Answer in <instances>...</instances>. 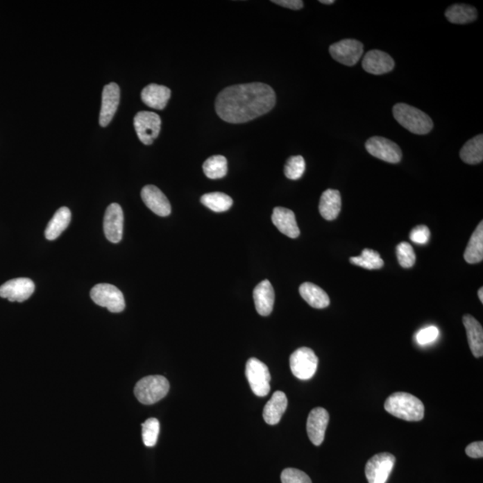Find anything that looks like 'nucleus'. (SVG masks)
I'll return each instance as SVG.
<instances>
[{"instance_id":"13","label":"nucleus","mask_w":483,"mask_h":483,"mask_svg":"<svg viewBox=\"0 0 483 483\" xmlns=\"http://www.w3.org/2000/svg\"><path fill=\"white\" fill-rule=\"evenodd\" d=\"M104 234L111 243H119L123 238L124 213L119 204L112 203L108 207L104 216Z\"/></svg>"},{"instance_id":"35","label":"nucleus","mask_w":483,"mask_h":483,"mask_svg":"<svg viewBox=\"0 0 483 483\" xmlns=\"http://www.w3.org/2000/svg\"><path fill=\"white\" fill-rule=\"evenodd\" d=\"M282 483H312L310 477L303 471L287 468L281 473Z\"/></svg>"},{"instance_id":"40","label":"nucleus","mask_w":483,"mask_h":483,"mask_svg":"<svg viewBox=\"0 0 483 483\" xmlns=\"http://www.w3.org/2000/svg\"><path fill=\"white\" fill-rule=\"evenodd\" d=\"M321 4H325V5H332L335 1L334 0H321L320 1Z\"/></svg>"},{"instance_id":"24","label":"nucleus","mask_w":483,"mask_h":483,"mask_svg":"<svg viewBox=\"0 0 483 483\" xmlns=\"http://www.w3.org/2000/svg\"><path fill=\"white\" fill-rule=\"evenodd\" d=\"M300 295L303 300L316 309H324L330 305V300L328 294L317 285L305 282L300 286Z\"/></svg>"},{"instance_id":"23","label":"nucleus","mask_w":483,"mask_h":483,"mask_svg":"<svg viewBox=\"0 0 483 483\" xmlns=\"http://www.w3.org/2000/svg\"><path fill=\"white\" fill-rule=\"evenodd\" d=\"M287 407V398L286 394L282 391H276L263 409V419L269 425H276L280 422Z\"/></svg>"},{"instance_id":"32","label":"nucleus","mask_w":483,"mask_h":483,"mask_svg":"<svg viewBox=\"0 0 483 483\" xmlns=\"http://www.w3.org/2000/svg\"><path fill=\"white\" fill-rule=\"evenodd\" d=\"M142 441L146 447H154L160 434V422L156 418H150L142 424Z\"/></svg>"},{"instance_id":"19","label":"nucleus","mask_w":483,"mask_h":483,"mask_svg":"<svg viewBox=\"0 0 483 483\" xmlns=\"http://www.w3.org/2000/svg\"><path fill=\"white\" fill-rule=\"evenodd\" d=\"M256 311L262 316H269L273 310L275 293L273 287L269 280H263L253 290Z\"/></svg>"},{"instance_id":"31","label":"nucleus","mask_w":483,"mask_h":483,"mask_svg":"<svg viewBox=\"0 0 483 483\" xmlns=\"http://www.w3.org/2000/svg\"><path fill=\"white\" fill-rule=\"evenodd\" d=\"M350 262L352 264L366 269H379L384 266V261L380 253L371 249L365 248L361 255L351 257Z\"/></svg>"},{"instance_id":"37","label":"nucleus","mask_w":483,"mask_h":483,"mask_svg":"<svg viewBox=\"0 0 483 483\" xmlns=\"http://www.w3.org/2000/svg\"><path fill=\"white\" fill-rule=\"evenodd\" d=\"M430 237V231L427 226L420 225L414 228L410 233V239L418 244L428 243Z\"/></svg>"},{"instance_id":"17","label":"nucleus","mask_w":483,"mask_h":483,"mask_svg":"<svg viewBox=\"0 0 483 483\" xmlns=\"http://www.w3.org/2000/svg\"><path fill=\"white\" fill-rule=\"evenodd\" d=\"M141 196L145 205L155 214L167 217L171 213V205L168 198L155 185H149L142 188Z\"/></svg>"},{"instance_id":"25","label":"nucleus","mask_w":483,"mask_h":483,"mask_svg":"<svg viewBox=\"0 0 483 483\" xmlns=\"http://www.w3.org/2000/svg\"><path fill=\"white\" fill-rule=\"evenodd\" d=\"M71 212L67 207H62L55 213L53 218L49 222L45 230V237L49 241L57 239L69 226Z\"/></svg>"},{"instance_id":"1","label":"nucleus","mask_w":483,"mask_h":483,"mask_svg":"<svg viewBox=\"0 0 483 483\" xmlns=\"http://www.w3.org/2000/svg\"><path fill=\"white\" fill-rule=\"evenodd\" d=\"M274 90L262 83L229 86L219 92L216 112L225 122L243 124L267 114L274 108Z\"/></svg>"},{"instance_id":"34","label":"nucleus","mask_w":483,"mask_h":483,"mask_svg":"<svg viewBox=\"0 0 483 483\" xmlns=\"http://www.w3.org/2000/svg\"><path fill=\"white\" fill-rule=\"evenodd\" d=\"M396 257H398L399 264L402 268L410 269L416 264V253L407 242H402L396 246Z\"/></svg>"},{"instance_id":"12","label":"nucleus","mask_w":483,"mask_h":483,"mask_svg":"<svg viewBox=\"0 0 483 483\" xmlns=\"http://www.w3.org/2000/svg\"><path fill=\"white\" fill-rule=\"evenodd\" d=\"M35 286L33 280L27 278H15L6 282L0 287V297L10 302L22 303L33 296Z\"/></svg>"},{"instance_id":"9","label":"nucleus","mask_w":483,"mask_h":483,"mask_svg":"<svg viewBox=\"0 0 483 483\" xmlns=\"http://www.w3.org/2000/svg\"><path fill=\"white\" fill-rule=\"evenodd\" d=\"M396 457L390 453L375 455L365 466V475L369 483H386L394 468Z\"/></svg>"},{"instance_id":"21","label":"nucleus","mask_w":483,"mask_h":483,"mask_svg":"<svg viewBox=\"0 0 483 483\" xmlns=\"http://www.w3.org/2000/svg\"><path fill=\"white\" fill-rule=\"evenodd\" d=\"M463 323L466 328L471 351L476 358L482 357L483 355V329L481 323L469 314L464 316Z\"/></svg>"},{"instance_id":"15","label":"nucleus","mask_w":483,"mask_h":483,"mask_svg":"<svg viewBox=\"0 0 483 483\" xmlns=\"http://www.w3.org/2000/svg\"><path fill=\"white\" fill-rule=\"evenodd\" d=\"M120 101L119 86L115 83H108L102 92V103L100 114V125L107 126L112 121L119 108Z\"/></svg>"},{"instance_id":"26","label":"nucleus","mask_w":483,"mask_h":483,"mask_svg":"<svg viewBox=\"0 0 483 483\" xmlns=\"http://www.w3.org/2000/svg\"><path fill=\"white\" fill-rule=\"evenodd\" d=\"M464 258L469 264H475L483 260V222L482 221L473 232L467 244Z\"/></svg>"},{"instance_id":"39","label":"nucleus","mask_w":483,"mask_h":483,"mask_svg":"<svg viewBox=\"0 0 483 483\" xmlns=\"http://www.w3.org/2000/svg\"><path fill=\"white\" fill-rule=\"evenodd\" d=\"M272 3L281 7L293 9V10H299L303 7V2L301 0H273Z\"/></svg>"},{"instance_id":"41","label":"nucleus","mask_w":483,"mask_h":483,"mask_svg":"<svg viewBox=\"0 0 483 483\" xmlns=\"http://www.w3.org/2000/svg\"><path fill=\"white\" fill-rule=\"evenodd\" d=\"M478 296L480 300H481V302L483 303V289L481 287V289H479L478 291Z\"/></svg>"},{"instance_id":"2","label":"nucleus","mask_w":483,"mask_h":483,"mask_svg":"<svg viewBox=\"0 0 483 483\" xmlns=\"http://www.w3.org/2000/svg\"><path fill=\"white\" fill-rule=\"evenodd\" d=\"M384 407L393 416L408 422H419L424 417L423 402L409 393H393L387 398Z\"/></svg>"},{"instance_id":"6","label":"nucleus","mask_w":483,"mask_h":483,"mask_svg":"<svg viewBox=\"0 0 483 483\" xmlns=\"http://www.w3.org/2000/svg\"><path fill=\"white\" fill-rule=\"evenodd\" d=\"M246 375L251 389L257 396L262 398L271 391V373L267 365L256 358L247 361Z\"/></svg>"},{"instance_id":"28","label":"nucleus","mask_w":483,"mask_h":483,"mask_svg":"<svg viewBox=\"0 0 483 483\" xmlns=\"http://www.w3.org/2000/svg\"><path fill=\"white\" fill-rule=\"evenodd\" d=\"M461 160L470 165L482 163L483 160V135L471 139L460 151Z\"/></svg>"},{"instance_id":"29","label":"nucleus","mask_w":483,"mask_h":483,"mask_svg":"<svg viewBox=\"0 0 483 483\" xmlns=\"http://www.w3.org/2000/svg\"><path fill=\"white\" fill-rule=\"evenodd\" d=\"M201 203L214 212H227L233 205L232 198L219 192L203 195Z\"/></svg>"},{"instance_id":"3","label":"nucleus","mask_w":483,"mask_h":483,"mask_svg":"<svg viewBox=\"0 0 483 483\" xmlns=\"http://www.w3.org/2000/svg\"><path fill=\"white\" fill-rule=\"evenodd\" d=\"M393 116L408 131L416 135H427L433 128L432 119L423 111L405 103L393 107Z\"/></svg>"},{"instance_id":"33","label":"nucleus","mask_w":483,"mask_h":483,"mask_svg":"<svg viewBox=\"0 0 483 483\" xmlns=\"http://www.w3.org/2000/svg\"><path fill=\"white\" fill-rule=\"evenodd\" d=\"M305 171V160L302 156H293L287 160L285 165V176L291 180H298Z\"/></svg>"},{"instance_id":"27","label":"nucleus","mask_w":483,"mask_h":483,"mask_svg":"<svg viewBox=\"0 0 483 483\" xmlns=\"http://www.w3.org/2000/svg\"><path fill=\"white\" fill-rule=\"evenodd\" d=\"M445 15L450 23L456 24L472 23L478 17L476 8L466 4L452 5L446 11Z\"/></svg>"},{"instance_id":"10","label":"nucleus","mask_w":483,"mask_h":483,"mask_svg":"<svg viewBox=\"0 0 483 483\" xmlns=\"http://www.w3.org/2000/svg\"><path fill=\"white\" fill-rule=\"evenodd\" d=\"M330 53L339 63L353 67L361 60L364 54V45L359 40H342L330 46Z\"/></svg>"},{"instance_id":"11","label":"nucleus","mask_w":483,"mask_h":483,"mask_svg":"<svg viewBox=\"0 0 483 483\" xmlns=\"http://www.w3.org/2000/svg\"><path fill=\"white\" fill-rule=\"evenodd\" d=\"M365 148L371 156L385 162L396 164L402 160L400 147L389 139L374 136L366 142Z\"/></svg>"},{"instance_id":"38","label":"nucleus","mask_w":483,"mask_h":483,"mask_svg":"<svg viewBox=\"0 0 483 483\" xmlns=\"http://www.w3.org/2000/svg\"><path fill=\"white\" fill-rule=\"evenodd\" d=\"M467 456L472 458H482L483 457V442L476 441L471 443L466 448Z\"/></svg>"},{"instance_id":"22","label":"nucleus","mask_w":483,"mask_h":483,"mask_svg":"<svg viewBox=\"0 0 483 483\" xmlns=\"http://www.w3.org/2000/svg\"><path fill=\"white\" fill-rule=\"evenodd\" d=\"M342 200L339 191L328 189L321 194L320 200V210L322 218L326 221H334L339 215L341 210Z\"/></svg>"},{"instance_id":"16","label":"nucleus","mask_w":483,"mask_h":483,"mask_svg":"<svg viewBox=\"0 0 483 483\" xmlns=\"http://www.w3.org/2000/svg\"><path fill=\"white\" fill-rule=\"evenodd\" d=\"M362 68L367 73L380 76L391 72L395 67V61L386 52L373 49L368 51L362 60Z\"/></svg>"},{"instance_id":"30","label":"nucleus","mask_w":483,"mask_h":483,"mask_svg":"<svg viewBox=\"0 0 483 483\" xmlns=\"http://www.w3.org/2000/svg\"><path fill=\"white\" fill-rule=\"evenodd\" d=\"M203 172L207 178L219 179L228 174V160L221 155L209 158L203 163Z\"/></svg>"},{"instance_id":"5","label":"nucleus","mask_w":483,"mask_h":483,"mask_svg":"<svg viewBox=\"0 0 483 483\" xmlns=\"http://www.w3.org/2000/svg\"><path fill=\"white\" fill-rule=\"evenodd\" d=\"M92 301L106 307L113 314H119L126 308L125 297L117 287L110 284H98L91 290Z\"/></svg>"},{"instance_id":"36","label":"nucleus","mask_w":483,"mask_h":483,"mask_svg":"<svg viewBox=\"0 0 483 483\" xmlns=\"http://www.w3.org/2000/svg\"><path fill=\"white\" fill-rule=\"evenodd\" d=\"M439 331L435 326H430L421 330L416 334V341L421 346L429 345L438 339Z\"/></svg>"},{"instance_id":"4","label":"nucleus","mask_w":483,"mask_h":483,"mask_svg":"<svg viewBox=\"0 0 483 483\" xmlns=\"http://www.w3.org/2000/svg\"><path fill=\"white\" fill-rule=\"evenodd\" d=\"M169 382L165 377L148 376L139 380L135 388V395L144 405H153L168 395Z\"/></svg>"},{"instance_id":"7","label":"nucleus","mask_w":483,"mask_h":483,"mask_svg":"<svg viewBox=\"0 0 483 483\" xmlns=\"http://www.w3.org/2000/svg\"><path fill=\"white\" fill-rule=\"evenodd\" d=\"M319 359L311 348H301L290 356V369L297 379H312L317 371Z\"/></svg>"},{"instance_id":"8","label":"nucleus","mask_w":483,"mask_h":483,"mask_svg":"<svg viewBox=\"0 0 483 483\" xmlns=\"http://www.w3.org/2000/svg\"><path fill=\"white\" fill-rule=\"evenodd\" d=\"M136 134L142 144L151 145L160 135L161 119L159 115L150 111H140L134 119Z\"/></svg>"},{"instance_id":"14","label":"nucleus","mask_w":483,"mask_h":483,"mask_svg":"<svg viewBox=\"0 0 483 483\" xmlns=\"http://www.w3.org/2000/svg\"><path fill=\"white\" fill-rule=\"evenodd\" d=\"M330 414L322 407L314 408L307 419V433L310 441L315 446H321L324 441L325 432L329 424Z\"/></svg>"},{"instance_id":"18","label":"nucleus","mask_w":483,"mask_h":483,"mask_svg":"<svg viewBox=\"0 0 483 483\" xmlns=\"http://www.w3.org/2000/svg\"><path fill=\"white\" fill-rule=\"evenodd\" d=\"M272 222L282 234L290 238H297L300 235V229L297 225L295 213L292 210L276 207L272 213Z\"/></svg>"},{"instance_id":"20","label":"nucleus","mask_w":483,"mask_h":483,"mask_svg":"<svg viewBox=\"0 0 483 483\" xmlns=\"http://www.w3.org/2000/svg\"><path fill=\"white\" fill-rule=\"evenodd\" d=\"M171 96V91L166 86L151 83L142 90L141 98L145 105L154 110H162Z\"/></svg>"}]
</instances>
